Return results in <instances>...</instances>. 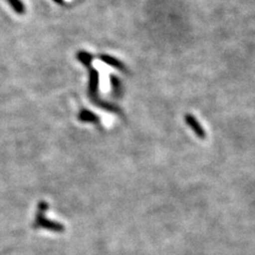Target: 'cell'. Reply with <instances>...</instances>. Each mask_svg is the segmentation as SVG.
<instances>
[{"mask_svg": "<svg viewBox=\"0 0 255 255\" xmlns=\"http://www.w3.org/2000/svg\"><path fill=\"white\" fill-rule=\"evenodd\" d=\"M79 119L83 123H95L97 124L99 122V117L94 114L93 112L89 110H82L79 113Z\"/></svg>", "mask_w": 255, "mask_h": 255, "instance_id": "cell-5", "label": "cell"}, {"mask_svg": "<svg viewBox=\"0 0 255 255\" xmlns=\"http://www.w3.org/2000/svg\"><path fill=\"white\" fill-rule=\"evenodd\" d=\"M184 118H185V123L188 125V127L193 130V132L197 135V136L201 139H205L206 132L204 130V128L201 126V124L197 121V118L191 114H186Z\"/></svg>", "mask_w": 255, "mask_h": 255, "instance_id": "cell-3", "label": "cell"}, {"mask_svg": "<svg viewBox=\"0 0 255 255\" xmlns=\"http://www.w3.org/2000/svg\"><path fill=\"white\" fill-rule=\"evenodd\" d=\"M100 60L102 61V62H105L106 64H108V65H110V66H112V67H114V68H116V69H118V70H122V71H126V67H125V65L124 64L119 61V60H117V59H115V58H113V57H111V55H108V54H102V55H100Z\"/></svg>", "mask_w": 255, "mask_h": 255, "instance_id": "cell-4", "label": "cell"}, {"mask_svg": "<svg viewBox=\"0 0 255 255\" xmlns=\"http://www.w3.org/2000/svg\"><path fill=\"white\" fill-rule=\"evenodd\" d=\"M110 80H111L112 87H113L114 94H116V95L121 94V81H119V79L115 76H111Z\"/></svg>", "mask_w": 255, "mask_h": 255, "instance_id": "cell-8", "label": "cell"}, {"mask_svg": "<svg viewBox=\"0 0 255 255\" xmlns=\"http://www.w3.org/2000/svg\"><path fill=\"white\" fill-rule=\"evenodd\" d=\"M48 210V204L46 202H39L38 203V209H37V214L35 217L34 221V228H43L47 229L49 231H52V232H64V228L63 225L59 222H55L52 220L47 219L45 217V213Z\"/></svg>", "mask_w": 255, "mask_h": 255, "instance_id": "cell-2", "label": "cell"}, {"mask_svg": "<svg viewBox=\"0 0 255 255\" xmlns=\"http://www.w3.org/2000/svg\"><path fill=\"white\" fill-rule=\"evenodd\" d=\"M89 68V76H90V81H89V96L93 103L99 108H102L107 110L108 112H112V113H119V110L117 107L111 105L109 102L103 101L100 99L98 95V89H99V73L91 65L86 66Z\"/></svg>", "mask_w": 255, "mask_h": 255, "instance_id": "cell-1", "label": "cell"}, {"mask_svg": "<svg viewBox=\"0 0 255 255\" xmlns=\"http://www.w3.org/2000/svg\"><path fill=\"white\" fill-rule=\"evenodd\" d=\"M57 3H63V0H54Z\"/></svg>", "mask_w": 255, "mask_h": 255, "instance_id": "cell-9", "label": "cell"}, {"mask_svg": "<svg viewBox=\"0 0 255 255\" xmlns=\"http://www.w3.org/2000/svg\"><path fill=\"white\" fill-rule=\"evenodd\" d=\"M5 1L12 6V9L17 14H23L26 12V6L21 0H5Z\"/></svg>", "mask_w": 255, "mask_h": 255, "instance_id": "cell-6", "label": "cell"}, {"mask_svg": "<svg viewBox=\"0 0 255 255\" xmlns=\"http://www.w3.org/2000/svg\"><path fill=\"white\" fill-rule=\"evenodd\" d=\"M77 58H78V61L81 62L84 66L91 65L92 62H93V55L91 53H89V52L84 51V50L79 51L77 53Z\"/></svg>", "mask_w": 255, "mask_h": 255, "instance_id": "cell-7", "label": "cell"}]
</instances>
